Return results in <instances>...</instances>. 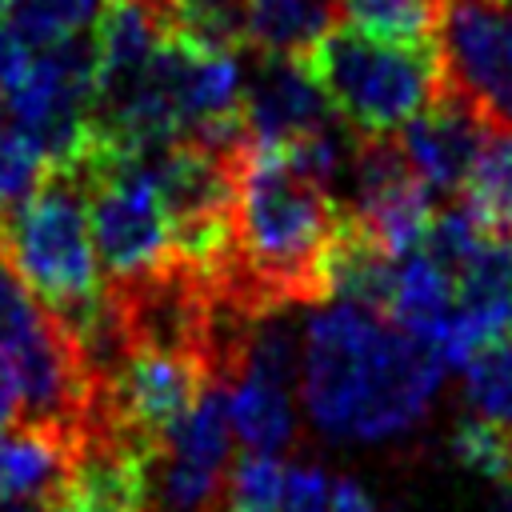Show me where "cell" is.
<instances>
[{
  "instance_id": "obj_1",
  "label": "cell",
  "mask_w": 512,
  "mask_h": 512,
  "mask_svg": "<svg viewBox=\"0 0 512 512\" xmlns=\"http://www.w3.org/2000/svg\"><path fill=\"white\" fill-rule=\"evenodd\" d=\"M444 360L376 308L336 300L308 316L300 396L328 440L384 444L408 436L432 408Z\"/></svg>"
},
{
  "instance_id": "obj_2",
  "label": "cell",
  "mask_w": 512,
  "mask_h": 512,
  "mask_svg": "<svg viewBox=\"0 0 512 512\" xmlns=\"http://www.w3.org/2000/svg\"><path fill=\"white\" fill-rule=\"evenodd\" d=\"M336 220L332 188H320L288 168L276 148L252 140L236 192L232 252L212 276L216 288L256 312L324 304V252Z\"/></svg>"
},
{
  "instance_id": "obj_3",
  "label": "cell",
  "mask_w": 512,
  "mask_h": 512,
  "mask_svg": "<svg viewBox=\"0 0 512 512\" xmlns=\"http://www.w3.org/2000/svg\"><path fill=\"white\" fill-rule=\"evenodd\" d=\"M0 256L60 324H72L104 296L88 188L76 168H44L40 184L0 212Z\"/></svg>"
},
{
  "instance_id": "obj_4",
  "label": "cell",
  "mask_w": 512,
  "mask_h": 512,
  "mask_svg": "<svg viewBox=\"0 0 512 512\" xmlns=\"http://www.w3.org/2000/svg\"><path fill=\"white\" fill-rule=\"evenodd\" d=\"M300 60L352 136H392L444 92L440 48L388 44L348 24H332Z\"/></svg>"
},
{
  "instance_id": "obj_5",
  "label": "cell",
  "mask_w": 512,
  "mask_h": 512,
  "mask_svg": "<svg viewBox=\"0 0 512 512\" xmlns=\"http://www.w3.org/2000/svg\"><path fill=\"white\" fill-rule=\"evenodd\" d=\"M88 188V228L104 284L136 280L172 260V232L144 160L92 152L80 168Z\"/></svg>"
},
{
  "instance_id": "obj_6",
  "label": "cell",
  "mask_w": 512,
  "mask_h": 512,
  "mask_svg": "<svg viewBox=\"0 0 512 512\" xmlns=\"http://www.w3.org/2000/svg\"><path fill=\"white\" fill-rule=\"evenodd\" d=\"M436 48L444 88L512 132V0H444Z\"/></svg>"
},
{
  "instance_id": "obj_7",
  "label": "cell",
  "mask_w": 512,
  "mask_h": 512,
  "mask_svg": "<svg viewBox=\"0 0 512 512\" xmlns=\"http://www.w3.org/2000/svg\"><path fill=\"white\" fill-rule=\"evenodd\" d=\"M348 172H352L348 208L364 220V228L392 256L416 252L436 212H432V188L416 176L404 144H396L392 136H356Z\"/></svg>"
},
{
  "instance_id": "obj_8",
  "label": "cell",
  "mask_w": 512,
  "mask_h": 512,
  "mask_svg": "<svg viewBox=\"0 0 512 512\" xmlns=\"http://www.w3.org/2000/svg\"><path fill=\"white\" fill-rule=\"evenodd\" d=\"M244 120L256 144L280 148L312 128H324L328 120H336V112L328 108L300 56L256 52L244 80Z\"/></svg>"
},
{
  "instance_id": "obj_9",
  "label": "cell",
  "mask_w": 512,
  "mask_h": 512,
  "mask_svg": "<svg viewBox=\"0 0 512 512\" xmlns=\"http://www.w3.org/2000/svg\"><path fill=\"white\" fill-rule=\"evenodd\" d=\"M488 124L480 120V112L456 96L452 88H444L440 96H432L408 124H404V152L416 168V176L440 192V196H452L464 188L468 172H472V160L480 152V140H484Z\"/></svg>"
},
{
  "instance_id": "obj_10",
  "label": "cell",
  "mask_w": 512,
  "mask_h": 512,
  "mask_svg": "<svg viewBox=\"0 0 512 512\" xmlns=\"http://www.w3.org/2000/svg\"><path fill=\"white\" fill-rule=\"evenodd\" d=\"M160 40H164V24L152 0H104L100 4V16L92 24V52H96L92 112L120 104L140 84Z\"/></svg>"
},
{
  "instance_id": "obj_11",
  "label": "cell",
  "mask_w": 512,
  "mask_h": 512,
  "mask_svg": "<svg viewBox=\"0 0 512 512\" xmlns=\"http://www.w3.org/2000/svg\"><path fill=\"white\" fill-rule=\"evenodd\" d=\"M76 444L48 424L0 428V492L8 496H48L56 500Z\"/></svg>"
},
{
  "instance_id": "obj_12",
  "label": "cell",
  "mask_w": 512,
  "mask_h": 512,
  "mask_svg": "<svg viewBox=\"0 0 512 512\" xmlns=\"http://www.w3.org/2000/svg\"><path fill=\"white\" fill-rule=\"evenodd\" d=\"M336 24V0H248V48L304 56Z\"/></svg>"
},
{
  "instance_id": "obj_13",
  "label": "cell",
  "mask_w": 512,
  "mask_h": 512,
  "mask_svg": "<svg viewBox=\"0 0 512 512\" xmlns=\"http://www.w3.org/2000/svg\"><path fill=\"white\" fill-rule=\"evenodd\" d=\"M232 432L252 452H280L296 432L288 384L256 372H240L232 384Z\"/></svg>"
},
{
  "instance_id": "obj_14",
  "label": "cell",
  "mask_w": 512,
  "mask_h": 512,
  "mask_svg": "<svg viewBox=\"0 0 512 512\" xmlns=\"http://www.w3.org/2000/svg\"><path fill=\"white\" fill-rule=\"evenodd\" d=\"M464 204L488 236H512V132L488 124L464 180Z\"/></svg>"
},
{
  "instance_id": "obj_15",
  "label": "cell",
  "mask_w": 512,
  "mask_h": 512,
  "mask_svg": "<svg viewBox=\"0 0 512 512\" xmlns=\"http://www.w3.org/2000/svg\"><path fill=\"white\" fill-rule=\"evenodd\" d=\"M164 32L212 48V52H244L248 48V0H156Z\"/></svg>"
},
{
  "instance_id": "obj_16",
  "label": "cell",
  "mask_w": 512,
  "mask_h": 512,
  "mask_svg": "<svg viewBox=\"0 0 512 512\" xmlns=\"http://www.w3.org/2000/svg\"><path fill=\"white\" fill-rule=\"evenodd\" d=\"M464 400L472 416L512 436V332L464 360Z\"/></svg>"
},
{
  "instance_id": "obj_17",
  "label": "cell",
  "mask_w": 512,
  "mask_h": 512,
  "mask_svg": "<svg viewBox=\"0 0 512 512\" xmlns=\"http://www.w3.org/2000/svg\"><path fill=\"white\" fill-rule=\"evenodd\" d=\"M100 0H4V24L24 48H52L68 36H76Z\"/></svg>"
},
{
  "instance_id": "obj_18",
  "label": "cell",
  "mask_w": 512,
  "mask_h": 512,
  "mask_svg": "<svg viewBox=\"0 0 512 512\" xmlns=\"http://www.w3.org/2000/svg\"><path fill=\"white\" fill-rule=\"evenodd\" d=\"M224 504L248 508V512H276L284 500V464L276 452H248L228 468L224 480Z\"/></svg>"
},
{
  "instance_id": "obj_19",
  "label": "cell",
  "mask_w": 512,
  "mask_h": 512,
  "mask_svg": "<svg viewBox=\"0 0 512 512\" xmlns=\"http://www.w3.org/2000/svg\"><path fill=\"white\" fill-rule=\"evenodd\" d=\"M452 456L460 460V468H468L484 480L512 484V436L492 428L480 416H468L452 432Z\"/></svg>"
},
{
  "instance_id": "obj_20",
  "label": "cell",
  "mask_w": 512,
  "mask_h": 512,
  "mask_svg": "<svg viewBox=\"0 0 512 512\" xmlns=\"http://www.w3.org/2000/svg\"><path fill=\"white\" fill-rule=\"evenodd\" d=\"M48 308L24 288V280L8 268V260L0 256V348L12 356L16 348H24L44 324H48Z\"/></svg>"
},
{
  "instance_id": "obj_21",
  "label": "cell",
  "mask_w": 512,
  "mask_h": 512,
  "mask_svg": "<svg viewBox=\"0 0 512 512\" xmlns=\"http://www.w3.org/2000/svg\"><path fill=\"white\" fill-rule=\"evenodd\" d=\"M40 176H44V156L36 152V144L24 132L4 128L0 132V212L24 200L40 184Z\"/></svg>"
},
{
  "instance_id": "obj_22",
  "label": "cell",
  "mask_w": 512,
  "mask_h": 512,
  "mask_svg": "<svg viewBox=\"0 0 512 512\" xmlns=\"http://www.w3.org/2000/svg\"><path fill=\"white\" fill-rule=\"evenodd\" d=\"M332 504V480L316 464H292L284 468V512H328Z\"/></svg>"
},
{
  "instance_id": "obj_23",
  "label": "cell",
  "mask_w": 512,
  "mask_h": 512,
  "mask_svg": "<svg viewBox=\"0 0 512 512\" xmlns=\"http://www.w3.org/2000/svg\"><path fill=\"white\" fill-rule=\"evenodd\" d=\"M24 412V388H20V372L16 360L0 348V428H8L16 416Z\"/></svg>"
},
{
  "instance_id": "obj_24",
  "label": "cell",
  "mask_w": 512,
  "mask_h": 512,
  "mask_svg": "<svg viewBox=\"0 0 512 512\" xmlns=\"http://www.w3.org/2000/svg\"><path fill=\"white\" fill-rule=\"evenodd\" d=\"M28 68V48L12 36L8 24H0V92H8Z\"/></svg>"
},
{
  "instance_id": "obj_25",
  "label": "cell",
  "mask_w": 512,
  "mask_h": 512,
  "mask_svg": "<svg viewBox=\"0 0 512 512\" xmlns=\"http://www.w3.org/2000/svg\"><path fill=\"white\" fill-rule=\"evenodd\" d=\"M328 512H380V504L356 480L336 476L332 480V504H328Z\"/></svg>"
},
{
  "instance_id": "obj_26",
  "label": "cell",
  "mask_w": 512,
  "mask_h": 512,
  "mask_svg": "<svg viewBox=\"0 0 512 512\" xmlns=\"http://www.w3.org/2000/svg\"><path fill=\"white\" fill-rule=\"evenodd\" d=\"M0 512H52L48 496H8L0 492Z\"/></svg>"
},
{
  "instance_id": "obj_27",
  "label": "cell",
  "mask_w": 512,
  "mask_h": 512,
  "mask_svg": "<svg viewBox=\"0 0 512 512\" xmlns=\"http://www.w3.org/2000/svg\"><path fill=\"white\" fill-rule=\"evenodd\" d=\"M52 512H88V508H84V504H76L72 496H64V492H60V496L52 500Z\"/></svg>"
},
{
  "instance_id": "obj_28",
  "label": "cell",
  "mask_w": 512,
  "mask_h": 512,
  "mask_svg": "<svg viewBox=\"0 0 512 512\" xmlns=\"http://www.w3.org/2000/svg\"><path fill=\"white\" fill-rule=\"evenodd\" d=\"M492 512H512V484H504V492L496 496V504H492Z\"/></svg>"
},
{
  "instance_id": "obj_29",
  "label": "cell",
  "mask_w": 512,
  "mask_h": 512,
  "mask_svg": "<svg viewBox=\"0 0 512 512\" xmlns=\"http://www.w3.org/2000/svg\"><path fill=\"white\" fill-rule=\"evenodd\" d=\"M208 512H248V508H236V504H224V500H220V504H216V508H208Z\"/></svg>"
},
{
  "instance_id": "obj_30",
  "label": "cell",
  "mask_w": 512,
  "mask_h": 512,
  "mask_svg": "<svg viewBox=\"0 0 512 512\" xmlns=\"http://www.w3.org/2000/svg\"><path fill=\"white\" fill-rule=\"evenodd\" d=\"M4 116H8V104H4V96H0V132H4Z\"/></svg>"
},
{
  "instance_id": "obj_31",
  "label": "cell",
  "mask_w": 512,
  "mask_h": 512,
  "mask_svg": "<svg viewBox=\"0 0 512 512\" xmlns=\"http://www.w3.org/2000/svg\"><path fill=\"white\" fill-rule=\"evenodd\" d=\"M0 12H4V0H0Z\"/></svg>"
},
{
  "instance_id": "obj_32",
  "label": "cell",
  "mask_w": 512,
  "mask_h": 512,
  "mask_svg": "<svg viewBox=\"0 0 512 512\" xmlns=\"http://www.w3.org/2000/svg\"><path fill=\"white\" fill-rule=\"evenodd\" d=\"M152 4H156V0H152Z\"/></svg>"
}]
</instances>
